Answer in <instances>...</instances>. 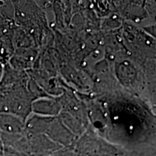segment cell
Masks as SVG:
<instances>
[{
	"label": "cell",
	"mask_w": 156,
	"mask_h": 156,
	"mask_svg": "<svg viewBox=\"0 0 156 156\" xmlns=\"http://www.w3.org/2000/svg\"><path fill=\"white\" fill-rule=\"evenodd\" d=\"M76 156H126L128 151L88 128L73 145Z\"/></svg>",
	"instance_id": "6da1fadb"
},
{
	"label": "cell",
	"mask_w": 156,
	"mask_h": 156,
	"mask_svg": "<svg viewBox=\"0 0 156 156\" xmlns=\"http://www.w3.org/2000/svg\"><path fill=\"white\" fill-rule=\"evenodd\" d=\"M45 134L63 147H73L78 138L64 125L58 116L54 117Z\"/></svg>",
	"instance_id": "7a4b0ae2"
},
{
	"label": "cell",
	"mask_w": 156,
	"mask_h": 156,
	"mask_svg": "<svg viewBox=\"0 0 156 156\" xmlns=\"http://www.w3.org/2000/svg\"><path fill=\"white\" fill-rule=\"evenodd\" d=\"M25 136L28 139L30 156L51 155L63 147L52 141L46 134H25Z\"/></svg>",
	"instance_id": "3957f363"
},
{
	"label": "cell",
	"mask_w": 156,
	"mask_h": 156,
	"mask_svg": "<svg viewBox=\"0 0 156 156\" xmlns=\"http://www.w3.org/2000/svg\"><path fill=\"white\" fill-rule=\"evenodd\" d=\"M62 108L57 98L44 97L36 99L32 102L31 112L33 114L44 116H58Z\"/></svg>",
	"instance_id": "277c9868"
},
{
	"label": "cell",
	"mask_w": 156,
	"mask_h": 156,
	"mask_svg": "<svg viewBox=\"0 0 156 156\" xmlns=\"http://www.w3.org/2000/svg\"><path fill=\"white\" fill-rule=\"evenodd\" d=\"M25 122L9 114H0V133L17 134L24 133Z\"/></svg>",
	"instance_id": "5b68a950"
},
{
	"label": "cell",
	"mask_w": 156,
	"mask_h": 156,
	"mask_svg": "<svg viewBox=\"0 0 156 156\" xmlns=\"http://www.w3.org/2000/svg\"><path fill=\"white\" fill-rule=\"evenodd\" d=\"M129 156H155V144L138 146L128 152Z\"/></svg>",
	"instance_id": "8992f818"
},
{
	"label": "cell",
	"mask_w": 156,
	"mask_h": 156,
	"mask_svg": "<svg viewBox=\"0 0 156 156\" xmlns=\"http://www.w3.org/2000/svg\"><path fill=\"white\" fill-rule=\"evenodd\" d=\"M145 7L148 16L155 20V2L153 1H145Z\"/></svg>",
	"instance_id": "52a82bcc"
},
{
	"label": "cell",
	"mask_w": 156,
	"mask_h": 156,
	"mask_svg": "<svg viewBox=\"0 0 156 156\" xmlns=\"http://www.w3.org/2000/svg\"><path fill=\"white\" fill-rule=\"evenodd\" d=\"M44 156H52L51 155H44Z\"/></svg>",
	"instance_id": "ba28073f"
}]
</instances>
